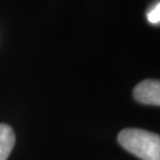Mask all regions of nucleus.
<instances>
[{"label": "nucleus", "mask_w": 160, "mask_h": 160, "mask_svg": "<svg viewBox=\"0 0 160 160\" xmlns=\"http://www.w3.org/2000/svg\"><path fill=\"white\" fill-rule=\"evenodd\" d=\"M120 145L142 160H160V135L138 128L123 129L118 135Z\"/></svg>", "instance_id": "obj_1"}, {"label": "nucleus", "mask_w": 160, "mask_h": 160, "mask_svg": "<svg viewBox=\"0 0 160 160\" xmlns=\"http://www.w3.org/2000/svg\"><path fill=\"white\" fill-rule=\"evenodd\" d=\"M133 96L141 103L160 105V80H145L138 83Z\"/></svg>", "instance_id": "obj_2"}, {"label": "nucleus", "mask_w": 160, "mask_h": 160, "mask_svg": "<svg viewBox=\"0 0 160 160\" xmlns=\"http://www.w3.org/2000/svg\"><path fill=\"white\" fill-rule=\"evenodd\" d=\"M15 133L6 124H0V160H6L15 145Z\"/></svg>", "instance_id": "obj_3"}, {"label": "nucleus", "mask_w": 160, "mask_h": 160, "mask_svg": "<svg viewBox=\"0 0 160 160\" xmlns=\"http://www.w3.org/2000/svg\"><path fill=\"white\" fill-rule=\"evenodd\" d=\"M148 20L152 24H157L160 22V3H157L148 12Z\"/></svg>", "instance_id": "obj_4"}]
</instances>
